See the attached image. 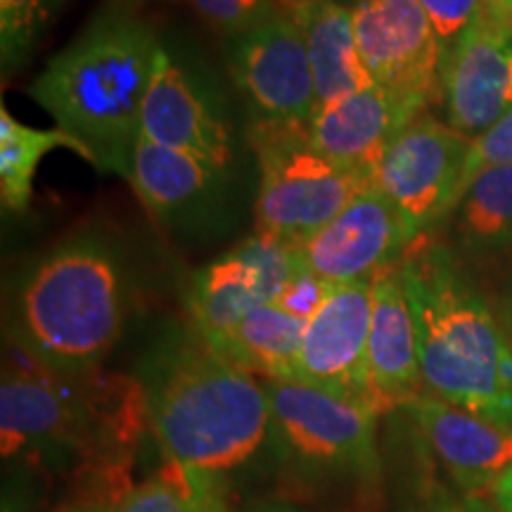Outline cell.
<instances>
[{"instance_id": "cell-1", "label": "cell", "mask_w": 512, "mask_h": 512, "mask_svg": "<svg viewBox=\"0 0 512 512\" xmlns=\"http://www.w3.org/2000/svg\"><path fill=\"white\" fill-rule=\"evenodd\" d=\"M162 50L155 29L124 5L102 10L46 64L29 95L79 140L88 162L126 178Z\"/></svg>"}, {"instance_id": "cell-2", "label": "cell", "mask_w": 512, "mask_h": 512, "mask_svg": "<svg viewBox=\"0 0 512 512\" xmlns=\"http://www.w3.org/2000/svg\"><path fill=\"white\" fill-rule=\"evenodd\" d=\"M138 380L147 422L171 463L221 479L271 439L264 384L200 335L164 344Z\"/></svg>"}, {"instance_id": "cell-3", "label": "cell", "mask_w": 512, "mask_h": 512, "mask_svg": "<svg viewBox=\"0 0 512 512\" xmlns=\"http://www.w3.org/2000/svg\"><path fill=\"white\" fill-rule=\"evenodd\" d=\"M418 332L420 373L432 396L512 427V342L494 311L439 245L399 261Z\"/></svg>"}, {"instance_id": "cell-4", "label": "cell", "mask_w": 512, "mask_h": 512, "mask_svg": "<svg viewBox=\"0 0 512 512\" xmlns=\"http://www.w3.org/2000/svg\"><path fill=\"white\" fill-rule=\"evenodd\" d=\"M19 354V361L5 366L0 384L3 458L107 463L131 451L143 422L150 420L138 377L100 373V368L60 373L22 349Z\"/></svg>"}, {"instance_id": "cell-5", "label": "cell", "mask_w": 512, "mask_h": 512, "mask_svg": "<svg viewBox=\"0 0 512 512\" xmlns=\"http://www.w3.org/2000/svg\"><path fill=\"white\" fill-rule=\"evenodd\" d=\"M124 261L110 240L81 233L36 261L17 292L12 342L60 373L98 370L121 335Z\"/></svg>"}, {"instance_id": "cell-6", "label": "cell", "mask_w": 512, "mask_h": 512, "mask_svg": "<svg viewBox=\"0 0 512 512\" xmlns=\"http://www.w3.org/2000/svg\"><path fill=\"white\" fill-rule=\"evenodd\" d=\"M249 143L259 162L256 230L294 247H302L368 188L313 145L306 121L256 119Z\"/></svg>"}, {"instance_id": "cell-7", "label": "cell", "mask_w": 512, "mask_h": 512, "mask_svg": "<svg viewBox=\"0 0 512 512\" xmlns=\"http://www.w3.org/2000/svg\"><path fill=\"white\" fill-rule=\"evenodd\" d=\"M261 384L271 403V439L294 472L354 484L380 477V413L304 382L261 377Z\"/></svg>"}, {"instance_id": "cell-8", "label": "cell", "mask_w": 512, "mask_h": 512, "mask_svg": "<svg viewBox=\"0 0 512 512\" xmlns=\"http://www.w3.org/2000/svg\"><path fill=\"white\" fill-rule=\"evenodd\" d=\"M302 266V249L256 230L192 275L188 311L197 335L219 349L259 306L271 304Z\"/></svg>"}, {"instance_id": "cell-9", "label": "cell", "mask_w": 512, "mask_h": 512, "mask_svg": "<svg viewBox=\"0 0 512 512\" xmlns=\"http://www.w3.org/2000/svg\"><path fill=\"white\" fill-rule=\"evenodd\" d=\"M472 140L430 114L413 119L389 145L375 183L420 238L460 204Z\"/></svg>"}, {"instance_id": "cell-10", "label": "cell", "mask_w": 512, "mask_h": 512, "mask_svg": "<svg viewBox=\"0 0 512 512\" xmlns=\"http://www.w3.org/2000/svg\"><path fill=\"white\" fill-rule=\"evenodd\" d=\"M361 60L375 86L420 102L441 91L444 43L420 0H361L351 5Z\"/></svg>"}, {"instance_id": "cell-11", "label": "cell", "mask_w": 512, "mask_h": 512, "mask_svg": "<svg viewBox=\"0 0 512 512\" xmlns=\"http://www.w3.org/2000/svg\"><path fill=\"white\" fill-rule=\"evenodd\" d=\"M230 72L256 119L309 121L318 107L316 79L299 24L283 5L230 41Z\"/></svg>"}, {"instance_id": "cell-12", "label": "cell", "mask_w": 512, "mask_h": 512, "mask_svg": "<svg viewBox=\"0 0 512 512\" xmlns=\"http://www.w3.org/2000/svg\"><path fill=\"white\" fill-rule=\"evenodd\" d=\"M418 240L387 195L368 185L302 247V264L330 287L373 280Z\"/></svg>"}, {"instance_id": "cell-13", "label": "cell", "mask_w": 512, "mask_h": 512, "mask_svg": "<svg viewBox=\"0 0 512 512\" xmlns=\"http://www.w3.org/2000/svg\"><path fill=\"white\" fill-rule=\"evenodd\" d=\"M373 318V280L332 287L306 320L294 382L366 403L375 411L368 384V337Z\"/></svg>"}, {"instance_id": "cell-14", "label": "cell", "mask_w": 512, "mask_h": 512, "mask_svg": "<svg viewBox=\"0 0 512 512\" xmlns=\"http://www.w3.org/2000/svg\"><path fill=\"white\" fill-rule=\"evenodd\" d=\"M441 95L456 131L484 133L512 107V34L482 17L444 53Z\"/></svg>"}, {"instance_id": "cell-15", "label": "cell", "mask_w": 512, "mask_h": 512, "mask_svg": "<svg viewBox=\"0 0 512 512\" xmlns=\"http://www.w3.org/2000/svg\"><path fill=\"white\" fill-rule=\"evenodd\" d=\"M422 107L420 102L370 86L318 107L309 131L313 145L332 164L373 185L389 145L420 117Z\"/></svg>"}, {"instance_id": "cell-16", "label": "cell", "mask_w": 512, "mask_h": 512, "mask_svg": "<svg viewBox=\"0 0 512 512\" xmlns=\"http://www.w3.org/2000/svg\"><path fill=\"white\" fill-rule=\"evenodd\" d=\"M140 136L185 152L226 174L233 162L230 131L197 83L162 50L140 112Z\"/></svg>"}, {"instance_id": "cell-17", "label": "cell", "mask_w": 512, "mask_h": 512, "mask_svg": "<svg viewBox=\"0 0 512 512\" xmlns=\"http://www.w3.org/2000/svg\"><path fill=\"white\" fill-rule=\"evenodd\" d=\"M467 496L494 489L512 467V427L420 394L403 408Z\"/></svg>"}, {"instance_id": "cell-18", "label": "cell", "mask_w": 512, "mask_h": 512, "mask_svg": "<svg viewBox=\"0 0 512 512\" xmlns=\"http://www.w3.org/2000/svg\"><path fill=\"white\" fill-rule=\"evenodd\" d=\"M368 384L377 413L406 408L422 394L418 332L399 264L373 278L368 337Z\"/></svg>"}, {"instance_id": "cell-19", "label": "cell", "mask_w": 512, "mask_h": 512, "mask_svg": "<svg viewBox=\"0 0 512 512\" xmlns=\"http://www.w3.org/2000/svg\"><path fill=\"white\" fill-rule=\"evenodd\" d=\"M223 176L197 157L143 136L136 140L126 171V181L143 207L169 226H188L204 219L219 202Z\"/></svg>"}, {"instance_id": "cell-20", "label": "cell", "mask_w": 512, "mask_h": 512, "mask_svg": "<svg viewBox=\"0 0 512 512\" xmlns=\"http://www.w3.org/2000/svg\"><path fill=\"white\" fill-rule=\"evenodd\" d=\"M283 8L304 34L316 79L318 107L375 86L358 53L354 15L349 5L337 0H297Z\"/></svg>"}, {"instance_id": "cell-21", "label": "cell", "mask_w": 512, "mask_h": 512, "mask_svg": "<svg viewBox=\"0 0 512 512\" xmlns=\"http://www.w3.org/2000/svg\"><path fill=\"white\" fill-rule=\"evenodd\" d=\"M304 330L306 320L271 302L249 313L216 351L252 375L292 380Z\"/></svg>"}, {"instance_id": "cell-22", "label": "cell", "mask_w": 512, "mask_h": 512, "mask_svg": "<svg viewBox=\"0 0 512 512\" xmlns=\"http://www.w3.org/2000/svg\"><path fill=\"white\" fill-rule=\"evenodd\" d=\"M57 147H67L88 159V152L79 140L64 133L62 128L38 131L12 117L8 107L0 110V197L5 209L15 214L27 211L38 164Z\"/></svg>"}, {"instance_id": "cell-23", "label": "cell", "mask_w": 512, "mask_h": 512, "mask_svg": "<svg viewBox=\"0 0 512 512\" xmlns=\"http://www.w3.org/2000/svg\"><path fill=\"white\" fill-rule=\"evenodd\" d=\"M460 238L489 252L512 245V166H494L470 183L460 200Z\"/></svg>"}, {"instance_id": "cell-24", "label": "cell", "mask_w": 512, "mask_h": 512, "mask_svg": "<svg viewBox=\"0 0 512 512\" xmlns=\"http://www.w3.org/2000/svg\"><path fill=\"white\" fill-rule=\"evenodd\" d=\"M114 512H228L219 477L192 472L171 460L114 505Z\"/></svg>"}, {"instance_id": "cell-25", "label": "cell", "mask_w": 512, "mask_h": 512, "mask_svg": "<svg viewBox=\"0 0 512 512\" xmlns=\"http://www.w3.org/2000/svg\"><path fill=\"white\" fill-rule=\"evenodd\" d=\"M60 0H0V57L3 74H15L29 60L38 36Z\"/></svg>"}, {"instance_id": "cell-26", "label": "cell", "mask_w": 512, "mask_h": 512, "mask_svg": "<svg viewBox=\"0 0 512 512\" xmlns=\"http://www.w3.org/2000/svg\"><path fill=\"white\" fill-rule=\"evenodd\" d=\"M211 31L233 41L280 8V0H190Z\"/></svg>"}, {"instance_id": "cell-27", "label": "cell", "mask_w": 512, "mask_h": 512, "mask_svg": "<svg viewBox=\"0 0 512 512\" xmlns=\"http://www.w3.org/2000/svg\"><path fill=\"white\" fill-rule=\"evenodd\" d=\"M494 166H512V107L494 126L472 138L470 157H467L463 183H460V200L465 197L470 183L482 171L494 169Z\"/></svg>"}, {"instance_id": "cell-28", "label": "cell", "mask_w": 512, "mask_h": 512, "mask_svg": "<svg viewBox=\"0 0 512 512\" xmlns=\"http://www.w3.org/2000/svg\"><path fill=\"white\" fill-rule=\"evenodd\" d=\"M444 48L475 22L482 0H420Z\"/></svg>"}, {"instance_id": "cell-29", "label": "cell", "mask_w": 512, "mask_h": 512, "mask_svg": "<svg viewBox=\"0 0 512 512\" xmlns=\"http://www.w3.org/2000/svg\"><path fill=\"white\" fill-rule=\"evenodd\" d=\"M332 287L328 283L313 275L304 264L299 266V271L292 275L290 283L283 287V292L278 294L275 304L283 306L285 311H290L292 316L309 320L313 313L320 309V304L325 302Z\"/></svg>"}, {"instance_id": "cell-30", "label": "cell", "mask_w": 512, "mask_h": 512, "mask_svg": "<svg viewBox=\"0 0 512 512\" xmlns=\"http://www.w3.org/2000/svg\"><path fill=\"white\" fill-rule=\"evenodd\" d=\"M477 17H482L491 27L512 34V0H482Z\"/></svg>"}, {"instance_id": "cell-31", "label": "cell", "mask_w": 512, "mask_h": 512, "mask_svg": "<svg viewBox=\"0 0 512 512\" xmlns=\"http://www.w3.org/2000/svg\"><path fill=\"white\" fill-rule=\"evenodd\" d=\"M408 512H489L482 503L475 498H465V501H456V498H434L418 505V508Z\"/></svg>"}, {"instance_id": "cell-32", "label": "cell", "mask_w": 512, "mask_h": 512, "mask_svg": "<svg viewBox=\"0 0 512 512\" xmlns=\"http://www.w3.org/2000/svg\"><path fill=\"white\" fill-rule=\"evenodd\" d=\"M491 498H494L498 512H512V467L494 484Z\"/></svg>"}, {"instance_id": "cell-33", "label": "cell", "mask_w": 512, "mask_h": 512, "mask_svg": "<svg viewBox=\"0 0 512 512\" xmlns=\"http://www.w3.org/2000/svg\"><path fill=\"white\" fill-rule=\"evenodd\" d=\"M242 512H306V510L294 508L290 503H261V505H252V508Z\"/></svg>"}, {"instance_id": "cell-34", "label": "cell", "mask_w": 512, "mask_h": 512, "mask_svg": "<svg viewBox=\"0 0 512 512\" xmlns=\"http://www.w3.org/2000/svg\"><path fill=\"white\" fill-rule=\"evenodd\" d=\"M67 512H114V505H83V508H74V510H67Z\"/></svg>"}, {"instance_id": "cell-35", "label": "cell", "mask_w": 512, "mask_h": 512, "mask_svg": "<svg viewBox=\"0 0 512 512\" xmlns=\"http://www.w3.org/2000/svg\"><path fill=\"white\" fill-rule=\"evenodd\" d=\"M505 330H508V337L512 342V292H510L508 302H505Z\"/></svg>"}, {"instance_id": "cell-36", "label": "cell", "mask_w": 512, "mask_h": 512, "mask_svg": "<svg viewBox=\"0 0 512 512\" xmlns=\"http://www.w3.org/2000/svg\"><path fill=\"white\" fill-rule=\"evenodd\" d=\"M121 5H136V3H145V0H119Z\"/></svg>"}, {"instance_id": "cell-37", "label": "cell", "mask_w": 512, "mask_h": 512, "mask_svg": "<svg viewBox=\"0 0 512 512\" xmlns=\"http://www.w3.org/2000/svg\"><path fill=\"white\" fill-rule=\"evenodd\" d=\"M337 3H344V5H347V3H361V0H337Z\"/></svg>"}, {"instance_id": "cell-38", "label": "cell", "mask_w": 512, "mask_h": 512, "mask_svg": "<svg viewBox=\"0 0 512 512\" xmlns=\"http://www.w3.org/2000/svg\"><path fill=\"white\" fill-rule=\"evenodd\" d=\"M287 3H297V0H280V5H287Z\"/></svg>"}]
</instances>
